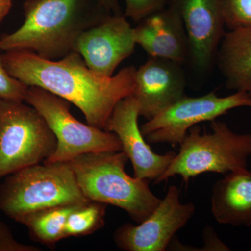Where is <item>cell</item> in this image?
Listing matches in <instances>:
<instances>
[{
	"mask_svg": "<svg viewBox=\"0 0 251 251\" xmlns=\"http://www.w3.org/2000/svg\"><path fill=\"white\" fill-rule=\"evenodd\" d=\"M2 60L11 76L74 104L87 124L100 129L105 130L119 102L134 91V67L124 68L111 77L102 76L91 70L75 51L58 60L27 51H8L2 54Z\"/></svg>",
	"mask_w": 251,
	"mask_h": 251,
	"instance_id": "6da1fadb",
	"label": "cell"
},
{
	"mask_svg": "<svg viewBox=\"0 0 251 251\" xmlns=\"http://www.w3.org/2000/svg\"><path fill=\"white\" fill-rule=\"evenodd\" d=\"M135 41L149 57L182 64L188 59V41L184 23L171 4L155 11L133 28Z\"/></svg>",
	"mask_w": 251,
	"mask_h": 251,
	"instance_id": "5bb4252c",
	"label": "cell"
},
{
	"mask_svg": "<svg viewBox=\"0 0 251 251\" xmlns=\"http://www.w3.org/2000/svg\"><path fill=\"white\" fill-rule=\"evenodd\" d=\"M240 107L251 108V97L236 92L219 97L211 92L201 97L184 95L171 106L140 126L148 143L169 144L176 147L182 143L188 130L201 122L217 120L229 110Z\"/></svg>",
	"mask_w": 251,
	"mask_h": 251,
	"instance_id": "ba28073f",
	"label": "cell"
},
{
	"mask_svg": "<svg viewBox=\"0 0 251 251\" xmlns=\"http://www.w3.org/2000/svg\"><path fill=\"white\" fill-rule=\"evenodd\" d=\"M226 27H251V0H223Z\"/></svg>",
	"mask_w": 251,
	"mask_h": 251,
	"instance_id": "d6986e66",
	"label": "cell"
},
{
	"mask_svg": "<svg viewBox=\"0 0 251 251\" xmlns=\"http://www.w3.org/2000/svg\"><path fill=\"white\" fill-rule=\"evenodd\" d=\"M77 206L48 208L25 216L19 223L27 227L36 241L46 245H52L66 238L68 217Z\"/></svg>",
	"mask_w": 251,
	"mask_h": 251,
	"instance_id": "e0dca14e",
	"label": "cell"
},
{
	"mask_svg": "<svg viewBox=\"0 0 251 251\" xmlns=\"http://www.w3.org/2000/svg\"><path fill=\"white\" fill-rule=\"evenodd\" d=\"M28 88L29 86L10 75L0 54V99L25 102Z\"/></svg>",
	"mask_w": 251,
	"mask_h": 251,
	"instance_id": "ffe728a7",
	"label": "cell"
},
{
	"mask_svg": "<svg viewBox=\"0 0 251 251\" xmlns=\"http://www.w3.org/2000/svg\"><path fill=\"white\" fill-rule=\"evenodd\" d=\"M195 211V204L181 202L179 188L172 185L151 215L137 226L122 225L114 233V242L122 251H166Z\"/></svg>",
	"mask_w": 251,
	"mask_h": 251,
	"instance_id": "9c48e42d",
	"label": "cell"
},
{
	"mask_svg": "<svg viewBox=\"0 0 251 251\" xmlns=\"http://www.w3.org/2000/svg\"><path fill=\"white\" fill-rule=\"evenodd\" d=\"M25 102L44 117L57 138L54 153L44 163H68L86 153L122 151L116 134L78 121L71 113V103L65 99L31 86Z\"/></svg>",
	"mask_w": 251,
	"mask_h": 251,
	"instance_id": "52a82bcc",
	"label": "cell"
},
{
	"mask_svg": "<svg viewBox=\"0 0 251 251\" xmlns=\"http://www.w3.org/2000/svg\"><path fill=\"white\" fill-rule=\"evenodd\" d=\"M128 161L122 151H105L81 155L68 163L89 201L120 208L140 224L151 215L161 199L150 189V181L126 173Z\"/></svg>",
	"mask_w": 251,
	"mask_h": 251,
	"instance_id": "3957f363",
	"label": "cell"
},
{
	"mask_svg": "<svg viewBox=\"0 0 251 251\" xmlns=\"http://www.w3.org/2000/svg\"><path fill=\"white\" fill-rule=\"evenodd\" d=\"M184 23L188 41V59L196 72H206L216 58L224 37L223 0H171Z\"/></svg>",
	"mask_w": 251,
	"mask_h": 251,
	"instance_id": "8fae6325",
	"label": "cell"
},
{
	"mask_svg": "<svg viewBox=\"0 0 251 251\" xmlns=\"http://www.w3.org/2000/svg\"><path fill=\"white\" fill-rule=\"evenodd\" d=\"M12 6V0H0V24L9 14Z\"/></svg>",
	"mask_w": 251,
	"mask_h": 251,
	"instance_id": "cb8c5ba5",
	"label": "cell"
},
{
	"mask_svg": "<svg viewBox=\"0 0 251 251\" xmlns=\"http://www.w3.org/2000/svg\"><path fill=\"white\" fill-rule=\"evenodd\" d=\"M139 117L136 99L130 95L117 104L105 130L118 137L122 151L131 162L134 176L156 181L171 165L176 153L169 151L158 154L153 152L138 125Z\"/></svg>",
	"mask_w": 251,
	"mask_h": 251,
	"instance_id": "7c38bea8",
	"label": "cell"
},
{
	"mask_svg": "<svg viewBox=\"0 0 251 251\" xmlns=\"http://www.w3.org/2000/svg\"><path fill=\"white\" fill-rule=\"evenodd\" d=\"M109 12L112 14H122L121 7L118 0H99Z\"/></svg>",
	"mask_w": 251,
	"mask_h": 251,
	"instance_id": "603a6c76",
	"label": "cell"
},
{
	"mask_svg": "<svg viewBox=\"0 0 251 251\" xmlns=\"http://www.w3.org/2000/svg\"><path fill=\"white\" fill-rule=\"evenodd\" d=\"M56 147L55 135L34 107L0 99V179L44 163Z\"/></svg>",
	"mask_w": 251,
	"mask_h": 251,
	"instance_id": "8992f818",
	"label": "cell"
},
{
	"mask_svg": "<svg viewBox=\"0 0 251 251\" xmlns=\"http://www.w3.org/2000/svg\"><path fill=\"white\" fill-rule=\"evenodd\" d=\"M126 18H131L135 22L146 18L155 11L163 9L169 4L171 0H124Z\"/></svg>",
	"mask_w": 251,
	"mask_h": 251,
	"instance_id": "44dd1931",
	"label": "cell"
},
{
	"mask_svg": "<svg viewBox=\"0 0 251 251\" xmlns=\"http://www.w3.org/2000/svg\"><path fill=\"white\" fill-rule=\"evenodd\" d=\"M134 30L123 14H110L82 32L74 51L99 75L111 77L118 66L134 52Z\"/></svg>",
	"mask_w": 251,
	"mask_h": 251,
	"instance_id": "30bf717a",
	"label": "cell"
},
{
	"mask_svg": "<svg viewBox=\"0 0 251 251\" xmlns=\"http://www.w3.org/2000/svg\"><path fill=\"white\" fill-rule=\"evenodd\" d=\"M210 127L211 133H202L198 125L188 130L179 152L155 184L175 176L188 183L203 173L226 175L247 168L251 156V133H236L217 120L211 122Z\"/></svg>",
	"mask_w": 251,
	"mask_h": 251,
	"instance_id": "5b68a950",
	"label": "cell"
},
{
	"mask_svg": "<svg viewBox=\"0 0 251 251\" xmlns=\"http://www.w3.org/2000/svg\"><path fill=\"white\" fill-rule=\"evenodd\" d=\"M186 75L181 64L149 57L136 69L132 96L139 107L140 117L151 120L185 95Z\"/></svg>",
	"mask_w": 251,
	"mask_h": 251,
	"instance_id": "4fadbf2b",
	"label": "cell"
},
{
	"mask_svg": "<svg viewBox=\"0 0 251 251\" xmlns=\"http://www.w3.org/2000/svg\"><path fill=\"white\" fill-rule=\"evenodd\" d=\"M211 213L216 222L251 226V172L247 168L227 173L216 181L211 197Z\"/></svg>",
	"mask_w": 251,
	"mask_h": 251,
	"instance_id": "9a60e30c",
	"label": "cell"
},
{
	"mask_svg": "<svg viewBox=\"0 0 251 251\" xmlns=\"http://www.w3.org/2000/svg\"><path fill=\"white\" fill-rule=\"evenodd\" d=\"M106 206L103 203L93 201L77 206L68 217L66 238L88 235L103 227Z\"/></svg>",
	"mask_w": 251,
	"mask_h": 251,
	"instance_id": "ac0fdd59",
	"label": "cell"
},
{
	"mask_svg": "<svg viewBox=\"0 0 251 251\" xmlns=\"http://www.w3.org/2000/svg\"><path fill=\"white\" fill-rule=\"evenodd\" d=\"M25 21L0 38V50L27 51L42 58L58 60L74 51L84 31L108 15L99 0H27Z\"/></svg>",
	"mask_w": 251,
	"mask_h": 251,
	"instance_id": "7a4b0ae2",
	"label": "cell"
},
{
	"mask_svg": "<svg viewBox=\"0 0 251 251\" xmlns=\"http://www.w3.org/2000/svg\"><path fill=\"white\" fill-rule=\"evenodd\" d=\"M4 178L0 184V210L16 222L48 208L90 202L69 163H41Z\"/></svg>",
	"mask_w": 251,
	"mask_h": 251,
	"instance_id": "277c9868",
	"label": "cell"
},
{
	"mask_svg": "<svg viewBox=\"0 0 251 251\" xmlns=\"http://www.w3.org/2000/svg\"><path fill=\"white\" fill-rule=\"evenodd\" d=\"M216 59L226 87L251 97V27L226 31Z\"/></svg>",
	"mask_w": 251,
	"mask_h": 251,
	"instance_id": "2e32d148",
	"label": "cell"
},
{
	"mask_svg": "<svg viewBox=\"0 0 251 251\" xmlns=\"http://www.w3.org/2000/svg\"><path fill=\"white\" fill-rule=\"evenodd\" d=\"M36 246L27 245L15 239L9 226L0 221V251H40Z\"/></svg>",
	"mask_w": 251,
	"mask_h": 251,
	"instance_id": "7402d4cb",
	"label": "cell"
}]
</instances>
